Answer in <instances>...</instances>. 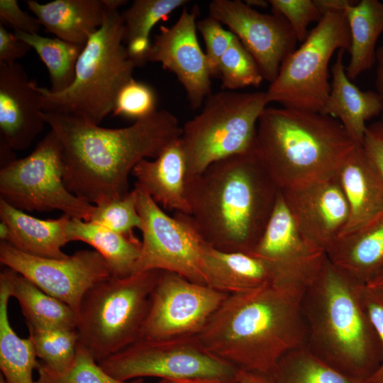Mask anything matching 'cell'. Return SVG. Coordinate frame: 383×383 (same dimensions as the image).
<instances>
[{
	"instance_id": "d6986e66",
	"label": "cell",
	"mask_w": 383,
	"mask_h": 383,
	"mask_svg": "<svg viewBox=\"0 0 383 383\" xmlns=\"http://www.w3.org/2000/svg\"><path fill=\"white\" fill-rule=\"evenodd\" d=\"M37 85L19 63H0V143L14 151L28 148L46 123Z\"/></svg>"
},
{
	"instance_id": "9a60e30c",
	"label": "cell",
	"mask_w": 383,
	"mask_h": 383,
	"mask_svg": "<svg viewBox=\"0 0 383 383\" xmlns=\"http://www.w3.org/2000/svg\"><path fill=\"white\" fill-rule=\"evenodd\" d=\"M250 254L267 265L272 284L301 293L315 279L326 258L298 231L281 191L265 231Z\"/></svg>"
},
{
	"instance_id": "4dcf8cb0",
	"label": "cell",
	"mask_w": 383,
	"mask_h": 383,
	"mask_svg": "<svg viewBox=\"0 0 383 383\" xmlns=\"http://www.w3.org/2000/svg\"><path fill=\"white\" fill-rule=\"evenodd\" d=\"M187 0H135L121 17L124 24V40L129 57L136 66L148 62L152 43L150 33L154 26L166 18Z\"/></svg>"
},
{
	"instance_id": "5b68a950",
	"label": "cell",
	"mask_w": 383,
	"mask_h": 383,
	"mask_svg": "<svg viewBox=\"0 0 383 383\" xmlns=\"http://www.w3.org/2000/svg\"><path fill=\"white\" fill-rule=\"evenodd\" d=\"M356 145L331 116L266 107L257 125L255 153L282 191L336 174Z\"/></svg>"
},
{
	"instance_id": "e0dca14e",
	"label": "cell",
	"mask_w": 383,
	"mask_h": 383,
	"mask_svg": "<svg viewBox=\"0 0 383 383\" xmlns=\"http://www.w3.org/2000/svg\"><path fill=\"white\" fill-rule=\"evenodd\" d=\"M302 236L326 254L344 232L348 203L337 174L281 191Z\"/></svg>"
},
{
	"instance_id": "d4e9b609",
	"label": "cell",
	"mask_w": 383,
	"mask_h": 383,
	"mask_svg": "<svg viewBox=\"0 0 383 383\" xmlns=\"http://www.w3.org/2000/svg\"><path fill=\"white\" fill-rule=\"evenodd\" d=\"M326 256L359 282L368 284L383 270V213L340 235Z\"/></svg>"
},
{
	"instance_id": "4316f807",
	"label": "cell",
	"mask_w": 383,
	"mask_h": 383,
	"mask_svg": "<svg viewBox=\"0 0 383 383\" xmlns=\"http://www.w3.org/2000/svg\"><path fill=\"white\" fill-rule=\"evenodd\" d=\"M350 34V60L345 67L350 80L376 62V45L383 32V3L378 0L348 1L344 11Z\"/></svg>"
},
{
	"instance_id": "277c9868",
	"label": "cell",
	"mask_w": 383,
	"mask_h": 383,
	"mask_svg": "<svg viewBox=\"0 0 383 383\" xmlns=\"http://www.w3.org/2000/svg\"><path fill=\"white\" fill-rule=\"evenodd\" d=\"M365 284L327 257L301 297L306 348L352 378L368 379L379 367L382 351L366 311Z\"/></svg>"
},
{
	"instance_id": "d590c367",
	"label": "cell",
	"mask_w": 383,
	"mask_h": 383,
	"mask_svg": "<svg viewBox=\"0 0 383 383\" xmlns=\"http://www.w3.org/2000/svg\"><path fill=\"white\" fill-rule=\"evenodd\" d=\"M37 371L38 377L35 383H129L118 381L107 374L92 355L79 345L74 361L66 370L54 372L40 362Z\"/></svg>"
},
{
	"instance_id": "ffe728a7",
	"label": "cell",
	"mask_w": 383,
	"mask_h": 383,
	"mask_svg": "<svg viewBox=\"0 0 383 383\" xmlns=\"http://www.w3.org/2000/svg\"><path fill=\"white\" fill-rule=\"evenodd\" d=\"M337 175L349 209L348 222L343 234L383 213V179L362 145H355Z\"/></svg>"
},
{
	"instance_id": "f5cc1de1",
	"label": "cell",
	"mask_w": 383,
	"mask_h": 383,
	"mask_svg": "<svg viewBox=\"0 0 383 383\" xmlns=\"http://www.w3.org/2000/svg\"><path fill=\"white\" fill-rule=\"evenodd\" d=\"M192 383H218V382H192Z\"/></svg>"
},
{
	"instance_id": "836d02e7",
	"label": "cell",
	"mask_w": 383,
	"mask_h": 383,
	"mask_svg": "<svg viewBox=\"0 0 383 383\" xmlns=\"http://www.w3.org/2000/svg\"><path fill=\"white\" fill-rule=\"evenodd\" d=\"M28 328L36 356L45 367L61 372L72 365L79 343L76 329Z\"/></svg>"
},
{
	"instance_id": "7402d4cb",
	"label": "cell",
	"mask_w": 383,
	"mask_h": 383,
	"mask_svg": "<svg viewBox=\"0 0 383 383\" xmlns=\"http://www.w3.org/2000/svg\"><path fill=\"white\" fill-rule=\"evenodd\" d=\"M0 218L9 229L4 242L28 255L52 259L69 255L61 248L70 242L67 227L70 219L64 214L57 219L42 220L29 216L0 199Z\"/></svg>"
},
{
	"instance_id": "484cf974",
	"label": "cell",
	"mask_w": 383,
	"mask_h": 383,
	"mask_svg": "<svg viewBox=\"0 0 383 383\" xmlns=\"http://www.w3.org/2000/svg\"><path fill=\"white\" fill-rule=\"evenodd\" d=\"M47 32L66 42L85 45L104 21L102 0L26 1Z\"/></svg>"
},
{
	"instance_id": "c3c4849f",
	"label": "cell",
	"mask_w": 383,
	"mask_h": 383,
	"mask_svg": "<svg viewBox=\"0 0 383 383\" xmlns=\"http://www.w3.org/2000/svg\"><path fill=\"white\" fill-rule=\"evenodd\" d=\"M245 3L249 6L255 8H267L270 4L268 1L264 0H246Z\"/></svg>"
},
{
	"instance_id": "1f68e13d",
	"label": "cell",
	"mask_w": 383,
	"mask_h": 383,
	"mask_svg": "<svg viewBox=\"0 0 383 383\" xmlns=\"http://www.w3.org/2000/svg\"><path fill=\"white\" fill-rule=\"evenodd\" d=\"M268 375L271 383H370L338 372L306 346L286 354Z\"/></svg>"
},
{
	"instance_id": "8d00e7d4",
	"label": "cell",
	"mask_w": 383,
	"mask_h": 383,
	"mask_svg": "<svg viewBox=\"0 0 383 383\" xmlns=\"http://www.w3.org/2000/svg\"><path fill=\"white\" fill-rule=\"evenodd\" d=\"M90 221L121 234L133 235V229L140 230L142 225L134 190L120 199L98 202Z\"/></svg>"
},
{
	"instance_id": "f35d334b",
	"label": "cell",
	"mask_w": 383,
	"mask_h": 383,
	"mask_svg": "<svg viewBox=\"0 0 383 383\" xmlns=\"http://www.w3.org/2000/svg\"><path fill=\"white\" fill-rule=\"evenodd\" d=\"M272 13L282 16L292 28L297 41L303 43L309 31V26L318 23L323 13L314 0H269Z\"/></svg>"
},
{
	"instance_id": "603a6c76",
	"label": "cell",
	"mask_w": 383,
	"mask_h": 383,
	"mask_svg": "<svg viewBox=\"0 0 383 383\" xmlns=\"http://www.w3.org/2000/svg\"><path fill=\"white\" fill-rule=\"evenodd\" d=\"M131 174L157 204L175 213L189 214L186 164L179 139L153 160H140Z\"/></svg>"
},
{
	"instance_id": "ab89813d",
	"label": "cell",
	"mask_w": 383,
	"mask_h": 383,
	"mask_svg": "<svg viewBox=\"0 0 383 383\" xmlns=\"http://www.w3.org/2000/svg\"><path fill=\"white\" fill-rule=\"evenodd\" d=\"M196 28L206 45L205 55L211 74L212 77H218L221 59L235 35L230 30H225L222 23L209 16L197 21Z\"/></svg>"
},
{
	"instance_id": "60d3db41",
	"label": "cell",
	"mask_w": 383,
	"mask_h": 383,
	"mask_svg": "<svg viewBox=\"0 0 383 383\" xmlns=\"http://www.w3.org/2000/svg\"><path fill=\"white\" fill-rule=\"evenodd\" d=\"M362 297L366 311L379 338L382 351L380 366L368 380L370 383H383V290L370 288L365 285Z\"/></svg>"
},
{
	"instance_id": "7dc6e473",
	"label": "cell",
	"mask_w": 383,
	"mask_h": 383,
	"mask_svg": "<svg viewBox=\"0 0 383 383\" xmlns=\"http://www.w3.org/2000/svg\"><path fill=\"white\" fill-rule=\"evenodd\" d=\"M365 286L370 288L383 290V270Z\"/></svg>"
},
{
	"instance_id": "ba28073f",
	"label": "cell",
	"mask_w": 383,
	"mask_h": 383,
	"mask_svg": "<svg viewBox=\"0 0 383 383\" xmlns=\"http://www.w3.org/2000/svg\"><path fill=\"white\" fill-rule=\"evenodd\" d=\"M160 272L111 277L85 294L77 313L78 345L96 362L138 339Z\"/></svg>"
},
{
	"instance_id": "44dd1931",
	"label": "cell",
	"mask_w": 383,
	"mask_h": 383,
	"mask_svg": "<svg viewBox=\"0 0 383 383\" xmlns=\"http://www.w3.org/2000/svg\"><path fill=\"white\" fill-rule=\"evenodd\" d=\"M344 51H338L332 65L330 93L321 113L337 119L353 141L361 145L366 123L381 115L382 102L377 91H362L348 78L343 60Z\"/></svg>"
},
{
	"instance_id": "8fae6325",
	"label": "cell",
	"mask_w": 383,
	"mask_h": 383,
	"mask_svg": "<svg viewBox=\"0 0 383 383\" xmlns=\"http://www.w3.org/2000/svg\"><path fill=\"white\" fill-rule=\"evenodd\" d=\"M63 174L62 145L50 130L29 155L1 168L0 199L20 210H60L90 221L95 205L69 192Z\"/></svg>"
},
{
	"instance_id": "e575fe53",
	"label": "cell",
	"mask_w": 383,
	"mask_h": 383,
	"mask_svg": "<svg viewBox=\"0 0 383 383\" xmlns=\"http://www.w3.org/2000/svg\"><path fill=\"white\" fill-rule=\"evenodd\" d=\"M218 77L222 89L227 91L258 87L264 80L255 60L236 36L221 59Z\"/></svg>"
},
{
	"instance_id": "7c38bea8",
	"label": "cell",
	"mask_w": 383,
	"mask_h": 383,
	"mask_svg": "<svg viewBox=\"0 0 383 383\" xmlns=\"http://www.w3.org/2000/svg\"><path fill=\"white\" fill-rule=\"evenodd\" d=\"M143 234L140 257L134 274L160 270L178 274L205 284L201 257L205 242L192 226L187 215L165 213L138 184L133 189Z\"/></svg>"
},
{
	"instance_id": "7bdbcfd3",
	"label": "cell",
	"mask_w": 383,
	"mask_h": 383,
	"mask_svg": "<svg viewBox=\"0 0 383 383\" xmlns=\"http://www.w3.org/2000/svg\"><path fill=\"white\" fill-rule=\"evenodd\" d=\"M361 145L383 179V124L381 121L367 126Z\"/></svg>"
},
{
	"instance_id": "8992f818",
	"label": "cell",
	"mask_w": 383,
	"mask_h": 383,
	"mask_svg": "<svg viewBox=\"0 0 383 383\" xmlns=\"http://www.w3.org/2000/svg\"><path fill=\"white\" fill-rule=\"evenodd\" d=\"M123 40L121 13L104 5L103 23L84 45L72 84L60 92L37 85L42 111L78 116L99 126L113 111L121 88L133 78L136 65Z\"/></svg>"
},
{
	"instance_id": "2e32d148",
	"label": "cell",
	"mask_w": 383,
	"mask_h": 383,
	"mask_svg": "<svg viewBox=\"0 0 383 383\" xmlns=\"http://www.w3.org/2000/svg\"><path fill=\"white\" fill-rule=\"evenodd\" d=\"M209 16L227 26L272 83L284 60L296 50L297 39L280 15L262 13L240 0H213Z\"/></svg>"
},
{
	"instance_id": "816d5d0a",
	"label": "cell",
	"mask_w": 383,
	"mask_h": 383,
	"mask_svg": "<svg viewBox=\"0 0 383 383\" xmlns=\"http://www.w3.org/2000/svg\"><path fill=\"white\" fill-rule=\"evenodd\" d=\"M0 383H6L1 374L0 375Z\"/></svg>"
},
{
	"instance_id": "9c48e42d",
	"label": "cell",
	"mask_w": 383,
	"mask_h": 383,
	"mask_svg": "<svg viewBox=\"0 0 383 383\" xmlns=\"http://www.w3.org/2000/svg\"><path fill=\"white\" fill-rule=\"evenodd\" d=\"M350 34L343 12L325 13L301 45L282 63L266 95L283 107L321 113L331 89L328 65L335 50L349 51Z\"/></svg>"
},
{
	"instance_id": "4fadbf2b",
	"label": "cell",
	"mask_w": 383,
	"mask_h": 383,
	"mask_svg": "<svg viewBox=\"0 0 383 383\" xmlns=\"http://www.w3.org/2000/svg\"><path fill=\"white\" fill-rule=\"evenodd\" d=\"M228 295L178 274L161 271L138 340L197 336Z\"/></svg>"
},
{
	"instance_id": "bcb514c9",
	"label": "cell",
	"mask_w": 383,
	"mask_h": 383,
	"mask_svg": "<svg viewBox=\"0 0 383 383\" xmlns=\"http://www.w3.org/2000/svg\"><path fill=\"white\" fill-rule=\"evenodd\" d=\"M377 75L375 85L377 93L382 102L381 123L383 124V45L377 48L376 52Z\"/></svg>"
},
{
	"instance_id": "74e56055",
	"label": "cell",
	"mask_w": 383,
	"mask_h": 383,
	"mask_svg": "<svg viewBox=\"0 0 383 383\" xmlns=\"http://www.w3.org/2000/svg\"><path fill=\"white\" fill-rule=\"evenodd\" d=\"M156 109V95L148 84L131 79L120 90L113 109V116L135 121L153 113Z\"/></svg>"
},
{
	"instance_id": "f6af8a7d",
	"label": "cell",
	"mask_w": 383,
	"mask_h": 383,
	"mask_svg": "<svg viewBox=\"0 0 383 383\" xmlns=\"http://www.w3.org/2000/svg\"><path fill=\"white\" fill-rule=\"evenodd\" d=\"M230 383H271V381L267 374L240 369L234 380Z\"/></svg>"
},
{
	"instance_id": "3957f363",
	"label": "cell",
	"mask_w": 383,
	"mask_h": 383,
	"mask_svg": "<svg viewBox=\"0 0 383 383\" xmlns=\"http://www.w3.org/2000/svg\"><path fill=\"white\" fill-rule=\"evenodd\" d=\"M302 294L269 284L228 294L197 337L234 367L269 374L286 354L306 346Z\"/></svg>"
},
{
	"instance_id": "5bb4252c",
	"label": "cell",
	"mask_w": 383,
	"mask_h": 383,
	"mask_svg": "<svg viewBox=\"0 0 383 383\" xmlns=\"http://www.w3.org/2000/svg\"><path fill=\"white\" fill-rule=\"evenodd\" d=\"M0 261L77 313L85 294L112 277L108 263L96 250H79L65 259H52L28 255L1 242Z\"/></svg>"
},
{
	"instance_id": "b9f144b4",
	"label": "cell",
	"mask_w": 383,
	"mask_h": 383,
	"mask_svg": "<svg viewBox=\"0 0 383 383\" xmlns=\"http://www.w3.org/2000/svg\"><path fill=\"white\" fill-rule=\"evenodd\" d=\"M0 23L11 26L14 31L38 34L41 24L36 17L24 12L16 0H0Z\"/></svg>"
},
{
	"instance_id": "30bf717a",
	"label": "cell",
	"mask_w": 383,
	"mask_h": 383,
	"mask_svg": "<svg viewBox=\"0 0 383 383\" xmlns=\"http://www.w3.org/2000/svg\"><path fill=\"white\" fill-rule=\"evenodd\" d=\"M98 363L107 374L123 382L154 377L230 383L240 370L209 352L197 336L140 339Z\"/></svg>"
},
{
	"instance_id": "ac0fdd59",
	"label": "cell",
	"mask_w": 383,
	"mask_h": 383,
	"mask_svg": "<svg viewBox=\"0 0 383 383\" xmlns=\"http://www.w3.org/2000/svg\"><path fill=\"white\" fill-rule=\"evenodd\" d=\"M197 15L198 9L184 8L172 26H160L148 55V61L159 62L175 74L193 109L211 94L212 76L196 36Z\"/></svg>"
},
{
	"instance_id": "7a4b0ae2",
	"label": "cell",
	"mask_w": 383,
	"mask_h": 383,
	"mask_svg": "<svg viewBox=\"0 0 383 383\" xmlns=\"http://www.w3.org/2000/svg\"><path fill=\"white\" fill-rule=\"evenodd\" d=\"M185 192L187 217L206 244L250 253L265 231L280 190L254 151L213 162L186 181Z\"/></svg>"
},
{
	"instance_id": "cb8c5ba5",
	"label": "cell",
	"mask_w": 383,
	"mask_h": 383,
	"mask_svg": "<svg viewBox=\"0 0 383 383\" xmlns=\"http://www.w3.org/2000/svg\"><path fill=\"white\" fill-rule=\"evenodd\" d=\"M201 268L206 285L228 294L272 284L269 269L259 257L250 253L222 251L206 243Z\"/></svg>"
},
{
	"instance_id": "f907efd6",
	"label": "cell",
	"mask_w": 383,
	"mask_h": 383,
	"mask_svg": "<svg viewBox=\"0 0 383 383\" xmlns=\"http://www.w3.org/2000/svg\"><path fill=\"white\" fill-rule=\"evenodd\" d=\"M194 382L173 380V379H161L158 383H192Z\"/></svg>"
},
{
	"instance_id": "6da1fadb",
	"label": "cell",
	"mask_w": 383,
	"mask_h": 383,
	"mask_svg": "<svg viewBox=\"0 0 383 383\" xmlns=\"http://www.w3.org/2000/svg\"><path fill=\"white\" fill-rule=\"evenodd\" d=\"M41 116L60 141L65 187L95 204L128 193L135 165L157 157L182 134L177 117L165 109L121 128H102L71 115L42 111Z\"/></svg>"
},
{
	"instance_id": "ee69618b",
	"label": "cell",
	"mask_w": 383,
	"mask_h": 383,
	"mask_svg": "<svg viewBox=\"0 0 383 383\" xmlns=\"http://www.w3.org/2000/svg\"><path fill=\"white\" fill-rule=\"evenodd\" d=\"M31 47L0 23V63H13L25 56Z\"/></svg>"
},
{
	"instance_id": "f546056e",
	"label": "cell",
	"mask_w": 383,
	"mask_h": 383,
	"mask_svg": "<svg viewBox=\"0 0 383 383\" xmlns=\"http://www.w3.org/2000/svg\"><path fill=\"white\" fill-rule=\"evenodd\" d=\"M9 272L11 296L19 303L27 327L76 329L77 313L69 305L9 268Z\"/></svg>"
},
{
	"instance_id": "f1b7e54d",
	"label": "cell",
	"mask_w": 383,
	"mask_h": 383,
	"mask_svg": "<svg viewBox=\"0 0 383 383\" xmlns=\"http://www.w3.org/2000/svg\"><path fill=\"white\" fill-rule=\"evenodd\" d=\"M9 270L0 274V370L6 383H35L33 371L40 361L29 338H21L12 328L8 314Z\"/></svg>"
},
{
	"instance_id": "d6a6232c",
	"label": "cell",
	"mask_w": 383,
	"mask_h": 383,
	"mask_svg": "<svg viewBox=\"0 0 383 383\" xmlns=\"http://www.w3.org/2000/svg\"><path fill=\"white\" fill-rule=\"evenodd\" d=\"M13 34L33 48L47 67L51 82V91H62L72 84L75 77L76 64L84 45L39 34H28L19 31H14Z\"/></svg>"
},
{
	"instance_id": "83f0119b",
	"label": "cell",
	"mask_w": 383,
	"mask_h": 383,
	"mask_svg": "<svg viewBox=\"0 0 383 383\" xmlns=\"http://www.w3.org/2000/svg\"><path fill=\"white\" fill-rule=\"evenodd\" d=\"M67 235L70 241L81 240L94 247L108 263L112 277L134 274L142 248V243L134 235L121 234L91 221L72 218Z\"/></svg>"
},
{
	"instance_id": "681fc988",
	"label": "cell",
	"mask_w": 383,
	"mask_h": 383,
	"mask_svg": "<svg viewBox=\"0 0 383 383\" xmlns=\"http://www.w3.org/2000/svg\"><path fill=\"white\" fill-rule=\"evenodd\" d=\"M102 1L106 7L116 9L127 3L125 0H102Z\"/></svg>"
},
{
	"instance_id": "52a82bcc",
	"label": "cell",
	"mask_w": 383,
	"mask_h": 383,
	"mask_svg": "<svg viewBox=\"0 0 383 383\" xmlns=\"http://www.w3.org/2000/svg\"><path fill=\"white\" fill-rule=\"evenodd\" d=\"M268 104L266 91L209 95L201 112L182 127L186 181L216 161L254 152L257 122Z\"/></svg>"
}]
</instances>
